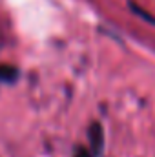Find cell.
Here are the masks:
<instances>
[{"label": "cell", "mask_w": 155, "mask_h": 157, "mask_svg": "<svg viewBox=\"0 0 155 157\" xmlns=\"http://www.w3.org/2000/svg\"><path fill=\"white\" fill-rule=\"evenodd\" d=\"M88 135H89V152L93 157H97L102 152V144H104V132L102 126L99 122H91L88 128Z\"/></svg>", "instance_id": "cell-1"}, {"label": "cell", "mask_w": 155, "mask_h": 157, "mask_svg": "<svg viewBox=\"0 0 155 157\" xmlns=\"http://www.w3.org/2000/svg\"><path fill=\"white\" fill-rule=\"evenodd\" d=\"M17 77V70L13 66H6V64H0V78L6 80V82H11Z\"/></svg>", "instance_id": "cell-2"}, {"label": "cell", "mask_w": 155, "mask_h": 157, "mask_svg": "<svg viewBox=\"0 0 155 157\" xmlns=\"http://www.w3.org/2000/svg\"><path fill=\"white\" fill-rule=\"evenodd\" d=\"M75 157H93V154H91L88 148H84V146H78L77 152H75Z\"/></svg>", "instance_id": "cell-3"}]
</instances>
